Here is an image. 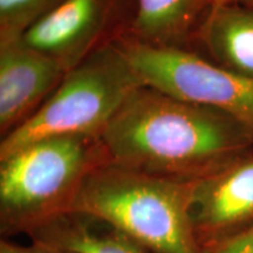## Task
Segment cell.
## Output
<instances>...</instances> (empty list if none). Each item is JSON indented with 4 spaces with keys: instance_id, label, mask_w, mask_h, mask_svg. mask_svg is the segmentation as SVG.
Returning a JSON list of instances; mask_svg holds the SVG:
<instances>
[{
    "instance_id": "cell-1",
    "label": "cell",
    "mask_w": 253,
    "mask_h": 253,
    "mask_svg": "<svg viewBox=\"0 0 253 253\" xmlns=\"http://www.w3.org/2000/svg\"><path fill=\"white\" fill-rule=\"evenodd\" d=\"M110 162L178 182L213 175L253 149L229 114L142 84L101 135Z\"/></svg>"
},
{
    "instance_id": "cell-12",
    "label": "cell",
    "mask_w": 253,
    "mask_h": 253,
    "mask_svg": "<svg viewBox=\"0 0 253 253\" xmlns=\"http://www.w3.org/2000/svg\"><path fill=\"white\" fill-rule=\"evenodd\" d=\"M63 0H0V46L18 40Z\"/></svg>"
},
{
    "instance_id": "cell-4",
    "label": "cell",
    "mask_w": 253,
    "mask_h": 253,
    "mask_svg": "<svg viewBox=\"0 0 253 253\" xmlns=\"http://www.w3.org/2000/svg\"><path fill=\"white\" fill-rule=\"evenodd\" d=\"M118 42L97 50L67 72L28 121L1 138L0 158L50 136H100L136 88L142 86Z\"/></svg>"
},
{
    "instance_id": "cell-14",
    "label": "cell",
    "mask_w": 253,
    "mask_h": 253,
    "mask_svg": "<svg viewBox=\"0 0 253 253\" xmlns=\"http://www.w3.org/2000/svg\"><path fill=\"white\" fill-rule=\"evenodd\" d=\"M0 253H68L61 250L48 248L45 245H39L31 243L30 245L15 244L8 239H1L0 242Z\"/></svg>"
},
{
    "instance_id": "cell-10",
    "label": "cell",
    "mask_w": 253,
    "mask_h": 253,
    "mask_svg": "<svg viewBox=\"0 0 253 253\" xmlns=\"http://www.w3.org/2000/svg\"><path fill=\"white\" fill-rule=\"evenodd\" d=\"M191 52L253 80V11L236 5L216 6L199 32Z\"/></svg>"
},
{
    "instance_id": "cell-7",
    "label": "cell",
    "mask_w": 253,
    "mask_h": 253,
    "mask_svg": "<svg viewBox=\"0 0 253 253\" xmlns=\"http://www.w3.org/2000/svg\"><path fill=\"white\" fill-rule=\"evenodd\" d=\"M190 220L199 253L253 230V149L194 183Z\"/></svg>"
},
{
    "instance_id": "cell-15",
    "label": "cell",
    "mask_w": 253,
    "mask_h": 253,
    "mask_svg": "<svg viewBox=\"0 0 253 253\" xmlns=\"http://www.w3.org/2000/svg\"><path fill=\"white\" fill-rule=\"evenodd\" d=\"M214 2H216V6L236 5L253 11V0H214Z\"/></svg>"
},
{
    "instance_id": "cell-6",
    "label": "cell",
    "mask_w": 253,
    "mask_h": 253,
    "mask_svg": "<svg viewBox=\"0 0 253 253\" xmlns=\"http://www.w3.org/2000/svg\"><path fill=\"white\" fill-rule=\"evenodd\" d=\"M135 8L136 0H63L19 40L69 72L97 50L125 39Z\"/></svg>"
},
{
    "instance_id": "cell-9",
    "label": "cell",
    "mask_w": 253,
    "mask_h": 253,
    "mask_svg": "<svg viewBox=\"0 0 253 253\" xmlns=\"http://www.w3.org/2000/svg\"><path fill=\"white\" fill-rule=\"evenodd\" d=\"M214 7V0H136L134 20L121 41L191 52Z\"/></svg>"
},
{
    "instance_id": "cell-13",
    "label": "cell",
    "mask_w": 253,
    "mask_h": 253,
    "mask_svg": "<svg viewBox=\"0 0 253 253\" xmlns=\"http://www.w3.org/2000/svg\"><path fill=\"white\" fill-rule=\"evenodd\" d=\"M201 253H253V230L239 238Z\"/></svg>"
},
{
    "instance_id": "cell-2",
    "label": "cell",
    "mask_w": 253,
    "mask_h": 253,
    "mask_svg": "<svg viewBox=\"0 0 253 253\" xmlns=\"http://www.w3.org/2000/svg\"><path fill=\"white\" fill-rule=\"evenodd\" d=\"M110 162L100 136H50L0 158V236L8 239L72 212L87 177Z\"/></svg>"
},
{
    "instance_id": "cell-3",
    "label": "cell",
    "mask_w": 253,
    "mask_h": 253,
    "mask_svg": "<svg viewBox=\"0 0 253 253\" xmlns=\"http://www.w3.org/2000/svg\"><path fill=\"white\" fill-rule=\"evenodd\" d=\"M192 188L108 162L87 177L72 212L106 221L149 253H199L189 212Z\"/></svg>"
},
{
    "instance_id": "cell-8",
    "label": "cell",
    "mask_w": 253,
    "mask_h": 253,
    "mask_svg": "<svg viewBox=\"0 0 253 253\" xmlns=\"http://www.w3.org/2000/svg\"><path fill=\"white\" fill-rule=\"evenodd\" d=\"M67 72L20 40L0 46V136L17 130L49 99Z\"/></svg>"
},
{
    "instance_id": "cell-11",
    "label": "cell",
    "mask_w": 253,
    "mask_h": 253,
    "mask_svg": "<svg viewBox=\"0 0 253 253\" xmlns=\"http://www.w3.org/2000/svg\"><path fill=\"white\" fill-rule=\"evenodd\" d=\"M28 238L68 253H149L106 221L74 211L48 221Z\"/></svg>"
},
{
    "instance_id": "cell-5",
    "label": "cell",
    "mask_w": 253,
    "mask_h": 253,
    "mask_svg": "<svg viewBox=\"0 0 253 253\" xmlns=\"http://www.w3.org/2000/svg\"><path fill=\"white\" fill-rule=\"evenodd\" d=\"M142 84L179 99L212 107L242 123L253 141V80L194 52L156 49L119 41Z\"/></svg>"
}]
</instances>
